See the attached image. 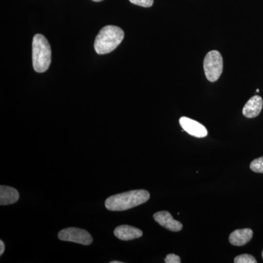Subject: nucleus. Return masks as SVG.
Here are the masks:
<instances>
[{
    "label": "nucleus",
    "instance_id": "obj_1",
    "mask_svg": "<svg viewBox=\"0 0 263 263\" xmlns=\"http://www.w3.org/2000/svg\"><path fill=\"white\" fill-rule=\"evenodd\" d=\"M149 198L150 194L146 190H133L109 197L105 205L109 211L123 212L145 203Z\"/></svg>",
    "mask_w": 263,
    "mask_h": 263
},
{
    "label": "nucleus",
    "instance_id": "obj_2",
    "mask_svg": "<svg viewBox=\"0 0 263 263\" xmlns=\"http://www.w3.org/2000/svg\"><path fill=\"white\" fill-rule=\"evenodd\" d=\"M124 33L120 27L108 25L100 31L95 41V50L98 54L114 51L122 42Z\"/></svg>",
    "mask_w": 263,
    "mask_h": 263
},
{
    "label": "nucleus",
    "instance_id": "obj_3",
    "mask_svg": "<svg viewBox=\"0 0 263 263\" xmlns=\"http://www.w3.org/2000/svg\"><path fill=\"white\" fill-rule=\"evenodd\" d=\"M33 67L35 72H46L51 62V50L49 43L44 36L37 34L32 41Z\"/></svg>",
    "mask_w": 263,
    "mask_h": 263
},
{
    "label": "nucleus",
    "instance_id": "obj_4",
    "mask_svg": "<svg viewBox=\"0 0 263 263\" xmlns=\"http://www.w3.org/2000/svg\"><path fill=\"white\" fill-rule=\"evenodd\" d=\"M205 77L210 82H215L220 78L223 71V59L218 51L207 53L203 62Z\"/></svg>",
    "mask_w": 263,
    "mask_h": 263
},
{
    "label": "nucleus",
    "instance_id": "obj_5",
    "mask_svg": "<svg viewBox=\"0 0 263 263\" xmlns=\"http://www.w3.org/2000/svg\"><path fill=\"white\" fill-rule=\"evenodd\" d=\"M58 238L63 241L73 242L82 245H90L93 241L92 237L86 230L76 228L61 230L58 233Z\"/></svg>",
    "mask_w": 263,
    "mask_h": 263
},
{
    "label": "nucleus",
    "instance_id": "obj_6",
    "mask_svg": "<svg viewBox=\"0 0 263 263\" xmlns=\"http://www.w3.org/2000/svg\"><path fill=\"white\" fill-rule=\"evenodd\" d=\"M179 124L183 131L186 132L190 136L198 138H205L208 136V130L205 126L190 118L181 117L179 119Z\"/></svg>",
    "mask_w": 263,
    "mask_h": 263
},
{
    "label": "nucleus",
    "instance_id": "obj_7",
    "mask_svg": "<svg viewBox=\"0 0 263 263\" xmlns=\"http://www.w3.org/2000/svg\"><path fill=\"white\" fill-rule=\"evenodd\" d=\"M154 219L161 226L171 231L179 232L182 230V224L180 221L175 220L169 212L163 211L156 213L154 214Z\"/></svg>",
    "mask_w": 263,
    "mask_h": 263
},
{
    "label": "nucleus",
    "instance_id": "obj_8",
    "mask_svg": "<svg viewBox=\"0 0 263 263\" xmlns=\"http://www.w3.org/2000/svg\"><path fill=\"white\" fill-rule=\"evenodd\" d=\"M262 106V98L259 95H255L246 103L243 108V116L248 119L257 117L260 114Z\"/></svg>",
    "mask_w": 263,
    "mask_h": 263
},
{
    "label": "nucleus",
    "instance_id": "obj_9",
    "mask_svg": "<svg viewBox=\"0 0 263 263\" xmlns=\"http://www.w3.org/2000/svg\"><path fill=\"white\" fill-rule=\"evenodd\" d=\"M114 235L122 240H130L141 238L143 232L138 228L129 226H121L114 230Z\"/></svg>",
    "mask_w": 263,
    "mask_h": 263
},
{
    "label": "nucleus",
    "instance_id": "obj_10",
    "mask_svg": "<svg viewBox=\"0 0 263 263\" xmlns=\"http://www.w3.org/2000/svg\"><path fill=\"white\" fill-rule=\"evenodd\" d=\"M253 231L249 228L236 230L230 235V242L232 245L241 247L246 245L252 240Z\"/></svg>",
    "mask_w": 263,
    "mask_h": 263
},
{
    "label": "nucleus",
    "instance_id": "obj_11",
    "mask_svg": "<svg viewBox=\"0 0 263 263\" xmlns=\"http://www.w3.org/2000/svg\"><path fill=\"white\" fill-rule=\"evenodd\" d=\"M19 193L15 189L10 186H0V205H7L18 201Z\"/></svg>",
    "mask_w": 263,
    "mask_h": 263
},
{
    "label": "nucleus",
    "instance_id": "obj_12",
    "mask_svg": "<svg viewBox=\"0 0 263 263\" xmlns=\"http://www.w3.org/2000/svg\"><path fill=\"white\" fill-rule=\"evenodd\" d=\"M250 169L254 172L263 174V157L252 161L250 164Z\"/></svg>",
    "mask_w": 263,
    "mask_h": 263
},
{
    "label": "nucleus",
    "instance_id": "obj_13",
    "mask_svg": "<svg viewBox=\"0 0 263 263\" xmlns=\"http://www.w3.org/2000/svg\"><path fill=\"white\" fill-rule=\"evenodd\" d=\"M235 263H257V261L251 254H245L237 256L234 259Z\"/></svg>",
    "mask_w": 263,
    "mask_h": 263
},
{
    "label": "nucleus",
    "instance_id": "obj_14",
    "mask_svg": "<svg viewBox=\"0 0 263 263\" xmlns=\"http://www.w3.org/2000/svg\"><path fill=\"white\" fill-rule=\"evenodd\" d=\"M129 2L133 4L144 8H150L154 3V0H129Z\"/></svg>",
    "mask_w": 263,
    "mask_h": 263
},
{
    "label": "nucleus",
    "instance_id": "obj_15",
    "mask_svg": "<svg viewBox=\"0 0 263 263\" xmlns=\"http://www.w3.org/2000/svg\"><path fill=\"white\" fill-rule=\"evenodd\" d=\"M164 262L166 263H180L181 262V258L179 256L174 254H167L166 258L164 259Z\"/></svg>",
    "mask_w": 263,
    "mask_h": 263
},
{
    "label": "nucleus",
    "instance_id": "obj_16",
    "mask_svg": "<svg viewBox=\"0 0 263 263\" xmlns=\"http://www.w3.org/2000/svg\"><path fill=\"white\" fill-rule=\"evenodd\" d=\"M5 252V245L3 240H0V255H2Z\"/></svg>",
    "mask_w": 263,
    "mask_h": 263
},
{
    "label": "nucleus",
    "instance_id": "obj_17",
    "mask_svg": "<svg viewBox=\"0 0 263 263\" xmlns=\"http://www.w3.org/2000/svg\"><path fill=\"white\" fill-rule=\"evenodd\" d=\"M110 263H122V262H120V261H111Z\"/></svg>",
    "mask_w": 263,
    "mask_h": 263
},
{
    "label": "nucleus",
    "instance_id": "obj_18",
    "mask_svg": "<svg viewBox=\"0 0 263 263\" xmlns=\"http://www.w3.org/2000/svg\"><path fill=\"white\" fill-rule=\"evenodd\" d=\"M92 1L97 2V3H98V2H101L103 1V0H92Z\"/></svg>",
    "mask_w": 263,
    "mask_h": 263
},
{
    "label": "nucleus",
    "instance_id": "obj_19",
    "mask_svg": "<svg viewBox=\"0 0 263 263\" xmlns=\"http://www.w3.org/2000/svg\"><path fill=\"white\" fill-rule=\"evenodd\" d=\"M262 258H263V251H262Z\"/></svg>",
    "mask_w": 263,
    "mask_h": 263
}]
</instances>
